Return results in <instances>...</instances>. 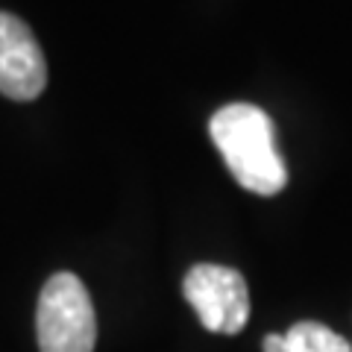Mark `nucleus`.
<instances>
[{"label": "nucleus", "mask_w": 352, "mask_h": 352, "mask_svg": "<svg viewBox=\"0 0 352 352\" xmlns=\"http://www.w3.org/2000/svg\"><path fill=\"white\" fill-rule=\"evenodd\" d=\"M38 352H94L97 314L76 273H56L44 282L36 308Z\"/></svg>", "instance_id": "obj_2"}, {"label": "nucleus", "mask_w": 352, "mask_h": 352, "mask_svg": "<svg viewBox=\"0 0 352 352\" xmlns=\"http://www.w3.org/2000/svg\"><path fill=\"white\" fill-rule=\"evenodd\" d=\"M182 294L200 323L214 335H238L250 320V288L238 270L223 264H194Z\"/></svg>", "instance_id": "obj_3"}, {"label": "nucleus", "mask_w": 352, "mask_h": 352, "mask_svg": "<svg viewBox=\"0 0 352 352\" xmlns=\"http://www.w3.org/2000/svg\"><path fill=\"white\" fill-rule=\"evenodd\" d=\"M208 135L241 188L273 197L288 185V168L276 147L273 120L264 109L252 103H229L217 109L208 120Z\"/></svg>", "instance_id": "obj_1"}, {"label": "nucleus", "mask_w": 352, "mask_h": 352, "mask_svg": "<svg viewBox=\"0 0 352 352\" xmlns=\"http://www.w3.org/2000/svg\"><path fill=\"white\" fill-rule=\"evenodd\" d=\"M264 352H352V344L317 320L294 323L285 335L264 338Z\"/></svg>", "instance_id": "obj_5"}, {"label": "nucleus", "mask_w": 352, "mask_h": 352, "mask_svg": "<svg viewBox=\"0 0 352 352\" xmlns=\"http://www.w3.org/2000/svg\"><path fill=\"white\" fill-rule=\"evenodd\" d=\"M47 85V62L32 30L21 18L0 12V94L36 100Z\"/></svg>", "instance_id": "obj_4"}]
</instances>
